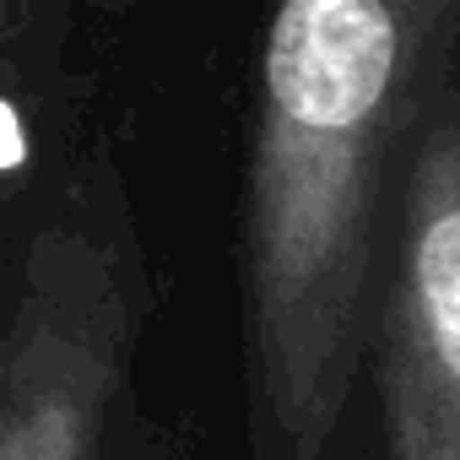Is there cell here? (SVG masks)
Wrapping results in <instances>:
<instances>
[{
  "label": "cell",
  "mask_w": 460,
  "mask_h": 460,
  "mask_svg": "<svg viewBox=\"0 0 460 460\" xmlns=\"http://www.w3.org/2000/svg\"><path fill=\"white\" fill-rule=\"evenodd\" d=\"M0 460H179L146 411L157 271L114 141L82 190L0 255Z\"/></svg>",
  "instance_id": "cell-2"
},
{
  "label": "cell",
  "mask_w": 460,
  "mask_h": 460,
  "mask_svg": "<svg viewBox=\"0 0 460 460\" xmlns=\"http://www.w3.org/2000/svg\"><path fill=\"white\" fill-rule=\"evenodd\" d=\"M374 460H460V22L401 184L374 336Z\"/></svg>",
  "instance_id": "cell-3"
},
{
  "label": "cell",
  "mask_w": 460,
  "mask_h": 460,
  "mask_svg": "<svg viewBox=\"0 0 460 460\" xmlns=\"http://www.w3.org/2000/svg\"><path fill=\"white\" fill-rule=\"evenodd\" d=\"M71 0H0V255L82 190L109 136L71 66Z\"/></svg>",
  "instance_id": "cell-4"
},
{
  "label": "cell",
  "mask_w": 460,
  "mask_h": 460,
  "mask_svg": "<svg viewBox=\"0 0 460 460\" xmlns=\"http://www.w3.org/2000/svg\"><path fill=\"white\" fill-rule=\"evenodd\" d=\"M460 0H288L255 33L239 163L250 460H374V336L411 130Z\"/></svg>",
  "instance_id": "cell-1"
}]
</instances>
